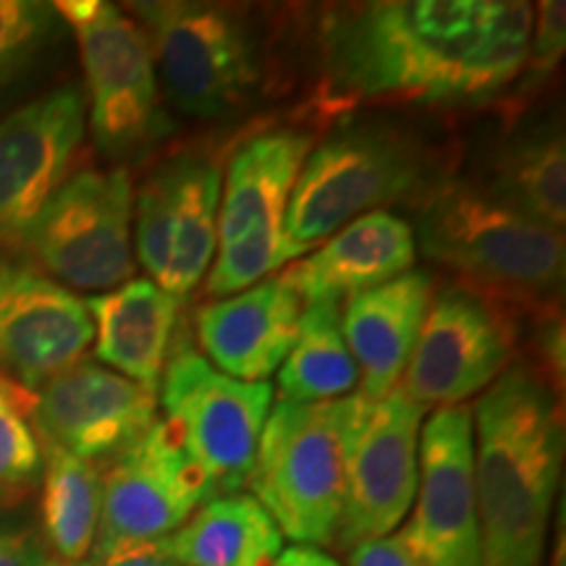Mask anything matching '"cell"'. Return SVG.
<instances>
[{
    "label": "cell",
    "mask_w": 566,
    "mask_h": 566,
    "mask_svg": "<svg viewBox=\"0 0 566 566\" xmlns=\"http://www.w3.org/2000/svg\"><path fill=\"white\" fill-rule=\"evenodd\" d=\"M95 328L87 304L34 265H0V373L27 391L82 363Z\"/></svg>",
    "instance_id": "16"
},
{
    "label": "cell",
    "mask_w": 566,
    "mask_h": 566,
    "mask_svg": "<svg viewBox=\"0 0 566 566\" xmlns=\"http://www.w3.org/2000/svg\"><path fill=\"white\" fill-rule=\"evenodd\" d=\"M304 304L281 275L197 310L205 359L223 375L263 384L292 352Z\"/></svg>",
    "instance_id": "17"
},
{
    "label": "cell",
    "mask_w": 566,
    "mask_h": 566,
    "mask_svg": "<svg viewBox=\"0 0 566 566\" xmlns=\"http://www.w3.org/2000/svg\"><path fill=\"white\" fill-rule=\"evenodd\" d=\"M488 192L530 221L562 231L566 223V139L556 122L514 137L493 160Z\"/></svg>",
    "instance_id": "24"
},
{
    "label": "cell",
    "mask_w": 566,
    "mask_h": 566,
    "mask_svg": "<svg viewBox=\"0 0 566 566\" xmlns=\"http://www.w3.org/2000/svg\"><path fill=\"white\" fill-rule=\"evenodd\" d=\"M158 422V391L90 359L34 391L32 424L40 446L95 462L118 457Z\"/></svg>",
    "instance_id": "14"
},
{
    "label": "cell",
    "mask_w": 566,
    "mask_h": 566,
    "mask_svg": "<svg viewBox=\"0 0 566 566\" xmlns=\"http://www.w3.org/2000/svg\"><path fill=\"white\" fill-rule=\"evenodd\" d=\"M514 325L501 304L467 289L430 302L401 391L420 407H459L509 370Z\"/></svg>",
    "instance_id": "12"
},
{
    "label": "cell",
    "mask_w": 566,
    "mask_h": 566,
    "mask_svg": "<svg viewBox=\"0 0 566 566\" xmlns=\"http://www.w3.org/2000/svg\"><path fill=\"white\" fill-rule=\"evenodd\" d=\"M415 231L388 210H373L325 239L313 254L286 265L281 281L304 304L338 302L412 271Z\"/></svg>",
    "instance_id": "18"
},
{
    "label": "cell",
    "mask_w": 566,
    "mask_h": 566,
    "mask_svg": "<svg viewBox=\"0 0 566 566\" xmlns=\"http://www.w3.org/2000/svg\"><path fill=\"white\" fill-rule=\"evenodd\" d=\"M84 304L95 328L97 359L113 373L158 391L179 325V300L150 279H132Z\"/></svg>",
    "instance_id": "20"
},
{
    "label": "cell",
    "mask_w": 566,
    "mask_h": 566,
    "mask_svg": "<svg viewBox=\"0 0 566 566\" xmlns=\"http://www.w3.org/2000/svg\"><path fill=\"white\" fill-rule=\"evenodd\" d=\"M548 566H566V512H564V501H558L556 541H554V551H551Z\"/></svg>",
    "instance_id": "37"
},
{
    "label": "cell",
    "mask_w": 566,
    "mask_h": 566,
    "mask_svg": "<svg viewBox=\"0 0 566 566\" xmlns=\"http://www.w3.org/2000/svg\"><path fill=\"white\" fill-rule=\"evenodd\" d=\"M42 527L59 562L76 566L90 556L103 504V475L92 462L42 446Z\"/></svg>",
    "instance_id": "26"
},
{
    "label": "cell",
    "mask_w": 566,
    "mask_h": 566,
    "mask_svg": "<svg viewBox=\"0 0 566 566\" xmlns=\"http://www.w3.org/2000/svg\"><path fill=\"white\" fill-rule=\"evenodd\" d=\"M428 409L396 388L384 399H342L344 512L338 546L391 535L412 509L417 454Z\"/></svg>",
    "instance_id": "8"
},
{
    "label": "cell",
    "mask_w": 566,
    "mask_h": 566,
    "mask_svg": "<svg viewBox=\"0 0 566 566\" xmlns=\"http://www.w3.org/2000/svg\"><path fill=\"white\" fill-rule=\"evenodd\" d=\"M359 384L349 346L342 331L338 302H313L302 310L292 352L279 370L283 401L323 405L336 401Z\"/></svg>",
    "instance_id": "25"
},
{
    "label": "cell",
    "mask_w": 566,
    "mask_h": 566,
    "mask_svg": "<svg viewBox=\"0 0 566 566\" xmlns=\"http://www.w3.org/2000/svg\"><path fill=\"white\" fill-rule=\"evenodd\" d=\"M566 342H564V317L562 310L548 307V313L537 323V352H541L543 380L554 388L556 394L564 391V375H566Z\"/></svg>",
    "instance_id": "32"
},
{
    "label": "cell",
    "mask_w": 566,
    "mask_h": 566,
    "mask_svg": "<svg viewBox=\"0 0 566 566\" xmlns=\"http://www.w3.org/2000/svg\"><path fill=\"white\" fill-rule=\"evenodd\" d=\"M483 566H543L564 462V412L530 367H509L472 412Z\"/></svg>",
    "instance_id": "2"
},
{
    "label": "cell",
    "mask_w": 566,
    "mask_h": 566,
    "mask_svg": "<svg viewBox=\"0 0 566 566\" xmlns=\"http://www.w3.org/2000/svg\"><path fill=\"white\" fill-rule=\"evenodd\" d=\"M530 30L522 0L354 6L323 30L325 82L344 103H480L520 76Z\"/></svg>",
    "instance_id": "1"
},
{
    "label": "cell",
    "mask_w": 566,
    "mask_h": 566,
    "mask_svg": "<svg viewBox=\"0 0 566 566\" xmlns=\"http://www.w3.org/2000/svg\"><path fill=\"white\" fill-rule=\"evenodd\" d=\"M313 150V137L302 129H271L247 139L229 163L221 187L218 247L237 242L260 223H281L289 197Z\"/></svg>",
    "instance_id": "21"
},
{
    "label": "cell",
    "mask_w": 566,
    "mask_h": 566,
    "mask_svg": "<svg viewBox=\"0 0 566 566\" xmlns=\"http://www.w3.org/2000/svg\"><path fill=\"white\" fill-rule=\"evenodd\" d=\"M32 405L34 394L0 373V488L27 483L42 464Z\"/></svg>",
    "instance_id": "30"
},
{
    "label": "cell",
    "mask_w": 566,
    "mask_h": 566,
    "mask_svg": "<svg viewBox=\"0 0 566 566\" xmlns=\"http://www.w3.org/2000/svg\"><path fill=\"white\" fill-rule=\"evenodd\" d=\"M221 168L200 155L174 158V231L171 258L160 289L184 300L200 286L218 247Z\"/></svg>",
    "instance_id": "23"
},
{
    "label": "cell",
    "mask_w": 566,
    "mask_h": 566,
    "mask_svg": "<svg viewBox=\"0 0 566 566\" xmlns=\"http://www.w3.org/2000/svg\"><path fill=\"white\" fill-rule=\"evenodd\" d=\"M212 495L200 467L158 420L103 475L101 522L90 556L174 535Z\"/></svg>",
    "instance_id": "13"
},
{
    "label": "cell",
    "mask_w": 566,
    "mask_h": 566,
    "mask_svg": "<svg viewBox=\"0 0 566 566\" xmlns=\"http://www.w3.org/2000/svg\"><path fill=\"white\" fill-rule=\"evenodd\" d=\"M160 405L163 422L200 467L212 493L242 491L273 409V386L229 378L192 346H181L163 367Z\"/></svg>",
    "instance_id": "9"
},
{
    "label": "cell",
    "mask_w": 566,
    "mask_h": 566,
    "mask_svg": "<svg viewBox=\"0 0 566 566\" xmlns=\"http://www.w3.org/2000/svg\"><path fill=\"white\" fill-rule=\"evenodd\" d=\"M430 302L433 279L424 271H407L346 300L342 331L365 399H384L399 388Z\"/></svg>",
    "instance_id": "19"
},
{
    "label": "cell",
    "mask_w": 566,
    "mask_h": 566,
    "mask_svg": "<svg viewBox=\"0 0 566 566\" xmlns=\"http://www.w3.org/2000/svg\"><path fill=\"white\" fill-rule=\"evenodd\" d=\"M150 42L168 101L192 118H221L258 90V38L242 13L197 0L129 3Z\"/></svg>",
    "instance_id": "6"
},
{
    "label": "cell",
    "mask_w": 566,
    "mask_h": 566,
    "mask_svg": "<svg viewBox=\"0 0 566 566\" xmlns=\"http://www.w3.org/2000/svg\"><path fill=\"white\" fill-rule=\"evenodd\" d=\"M59 19L53 3L0 0V92L40 59L59 32Z\"/></svg>",
    "instance_id": "28"
},
{
    "label": "cell",
    "mask_w": 566,
    "mask_h": 566,
    "mask_svg": "<svg viewBox=\"0 0 566 566\" xmlns=\"http://www.w3.org/2000/svg\"><path fill=\"white\" fill-rule=\"evenodd\" d=\"M134 187L124 168L71 174L19 242L66 289L111 292L134 279Z\"/></svg>",
    "instance_id": "7"
},
{
    "label": "cell",
    "mask_w": 566,
    "mask_h": 566,
    "mask_svg": "<svg viewBox=\"0 0 566 566\" xmlns=\"http://www.w3.org/2000/svg\"><path fill=\"white\" fill-rule=\"evenodd\" d=\"M87 129L74 84L51 90L0 118V239H21L71 176Z\"/></svg>",
    "instance_id": "15"
},
{
    "label": "cell",
    "mask_w": 566,
    "mask_h": 566,
    "mask_svg": "<svg viewBox=\"0 0 566 566\" xmlns=\"http://www.w3.org/2000/svg\"><path fill=\"white\" fill-rule=\"evenodd\" d=\"M566 51V6L562 0H543L533 11L527 55L522 63V95L543 87L556 74Z\"/></svg>",
    "instance_id": "31"
},
{
    "label": "cell",
    "mask_w": 566,
    "mask_h": 566,
    "mask_svg": "<svg viewBox=\"0 0 566 566\" xmlns=\"http://www.w3.org/2000/svg\"><path fill=\"white\" fill-rule=\"evenodd\" d=\"M247 485L296 546L334 543L344 512L342 399L323 405L279 399Z\"/></svg>",
    "instance_id": "5"
},
{
    "label": "cell",
    "mask_w": 566,
    "mask_h": 566,
    "mask_svg": "<svg viewBox=\"0 0 566 566\" xmlns=\"http://www.w3.org/2000/svg\"><path fill=\"white\" fill-rule=\"evenodd\" d=\"M417 493L399 541L417 566H483L472 409L443 407L420 430Z\"/></svg>",
    "instance_id": "11"
},
{
    "label": "cell",
    "mask_w": 566,
    "mask_h": 566,
    "mask_svg": "<svg viewBox=\"0 0 566 566\" xmlns=\"http://www.w3.org/2000/svg\"><path fill=\"white\" fill-rule=\"evenodd\" d=\"M275 268H281V223H260L237 242L221 244L218 258L210 263L205 292L226 300L252 289Z\"/></svg>",
    "instance_id": "29"
},
{
    "label": "cell",
    "mask_w": 566,
    "mask_h": 566,
    "mask_svg": "<svg viewBox=\"0 0 566 566\" xmlns=\"http://www.w3.org/2000/svg\"><path fill=\"white\" fill-rule=\"evenodd\" d=\"M0 566H61V562L32 535L0 530Z\"/></svg>",
    "instance_id": "34"
},
{
    "label": "cell",
    "mask_w": 566,
    "mask_h": 566,
    "mask_svg": "<svg viewBox=\"0 0 566 566\" xmlns=\"http://www.w3.org/2000/svg\"><path fill=\"white\" fill-rule=\"evenodd\" d=\"M268 566H342L334 556L315 546H292L283 548Z\"/></svg>",
    "instance_id": "36"
},
{
    "label": "cell",
    "mask_w": 566,
    "mask_h": 566,
    "mask_svg": "<svg viewBox=\"0 0 566 566\" xmlns=\"http://www.w3.org/2000/svg\"><path fill=\"white\" fill-rule=\"evenodd\" d=\"M76 566H181V562L176 558L171 535H168L158 537V541L134 543V546L108 551V554L87 556Z\"/></svg>",
    "instance_id": "33"
},
{
    "label": "cell",
    "mask_w": 566,
    "mask_h": 566,
    "mask_svg": "<svg viewBox=\"0 0 566 566\" xmlns=\"http://www.w3.org/2000/svg\"><path fill=\"white\" fill-rule=\"evenodd\" d=\"M174 231V160L147 176L134 200V252L150 281L160 283L171 258Z\"/></svg>",
    "instance_id": "27"
},
{
    "label": "cell",
    "mask_w": 566,
    "mask_h": 566,
    "mask_svg": "<svg viewBox=\"0 0 566 566\" xmlns=\"http://www.w3.org/2000/svg\"><path fill=\"white\" fill-rule=\"evenodd\" d=\"M417 242L462 289L491 302H546L562 292V231L530 221L485 187L451 181L424 202Z\"/></svg>",
    "instance_id": "3"
},
{
    "label": "cell",
    "mask_w": 566,
    "mask_h": 566,
    "mask_svg": "<svg viewBox=\"0 0 566 566\" xmlns=\"http://www.w3.org/2000/svg\"><path fill=\"white\" fill-rule=\"evenodd\" d=\"M181 566H268L283 551V535L252 495L205 501L171 535Z\"/></svg>",
    "instance_id": "22"
},
{
    "label": "cell",
    "mask_w": 566,
    "mask_h": 566,
    "mask_svg": "<svg viewBox=\"0 0 566 566\" xmlns=\"http://www.w3.org/2000/svg\"><path fill=\"white\" fill-rule=\"evenodd\" d=\"M424 158L405 134L349 129L310 150L281 221V268L422 181Z\"/></svg>",
    "instance_id": "4"
},
{
    "label": "cell",
    "mask_w": 566,
    "mask_h": 566,
    "mask_svg": "<svg viewBox=\"0 0 566 566\" xmlns=\"http://www.w3.org/2000/svg\"><path fill=\"white\" fill-rule=\"evenodd\" d=\"M349 566H417L396 535L375 537L352 548Z\"/></svg>",
    "instance_id": "35"
},
{
    "label": "cell",
    "mask_w": 566,
    "mask_h": 566,
    "mask_svg": "<svg viewBox=\"0 0 566 566\" xmlns=\"http://www.w3.org/2000/svg\"><path fill=\"white\" fill-rule=\"evenodd\" d=\"M53 9L80 45L87 80L84 101H90L87 118L97 147L126 155L160 139L168 124L150 42L137 21L105 0H59Z\"/></svg>",
    "instance_id": "10"
}]
</instances>
